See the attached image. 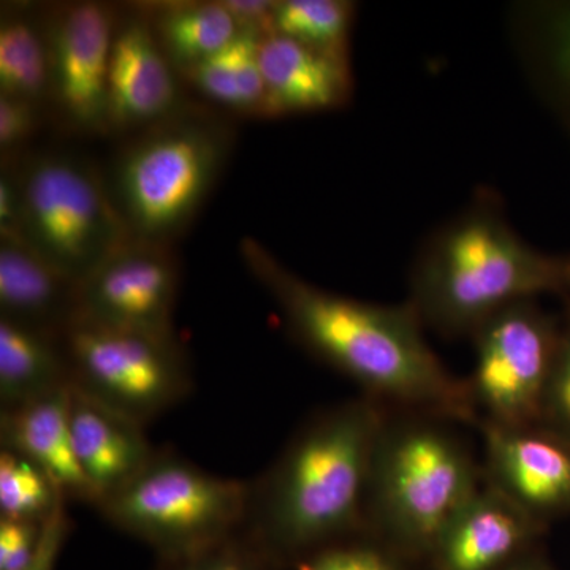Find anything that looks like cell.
Wrapping results in <instances>:
<instances>
[{
	"label": "cell",
	"mask_w": 570,
	"mask_h": 570,
	"mask_svg": "<svg viewBox=\"0 0 570 570\" xmlns=\"http://www.w3.org/2000/svg\"><path fill=\"white\" fill-rule=\"evenodd\" d=\"M239 254L295 340L366 396L433 417L475 422L479 412L466 382L442 365L409 303L376 305L333 294L296 275L253 236L243 238Z\"/></svg>",
	"instance_id": "1"
},
{
	"label": "cell",
	"mask_w": 570,
	"mask_h": 570,
	"mask_svg": "<svg viewBox=\"0 0 570 570\" xmlns=\"http://www.w3.org/2000/svg\"><path fill=\"white\" fill-rule=\"evenodd\" d=\"M387 415L374 397L311 420L250 483L245 531L275 566L305 560L365 523L374 449Z\"/></svg>",
	"instance_id": "2"
},
{
	"label": "cell",
	"mask_w": 570,
	"mask_h": 570,
	"mask_svg": "<svg viewBox=\"0 0 570 570\" xmlns=\"http://www.w3.org/2000/svg\"><path fill=\"white\" fill-rule=\"evenodd\" d=\"M570 292V258L554 257L515 234L493 198L482 197L430 236L411 275L422 324L471 336L513 303Z\"/></svg>",
	"instance_id": "3"
},
{
	"label": "cell",
	"mask_w": 570,
	"mask_h": 570,
	"mask_svg": "<svg viewBox=\"0 0 570 570\" xmlns=\"http://www.w3.org/2000/svg\"><path fill=\"white\" fill-rule=\"evenodd\" d=\"M232 148L234 130L209 112L184 108L142 130L105 178L130 238L171 246L204 208Z\"/></svg>",
	"instance_id": "4"
},
{
	"label": "cell",
	"mask_w": 570,
	"mask_h": 570,
	"mask_svg": "<svg viewBox=\"0 0 570 570\" xmlns=\"http://www.w3.org/2000/svg\"><path fill=\"white\" fill-rule=\"evenodd\" d=\"M439 417L385 420L367 482L365 521L393 546L433 553L459 510L482 487L480 469Z\"/></svg>",
	"instance_id": "5"
},
{
	"label": "cell",
	"mask_w": 570,
	"mask_h": 570,
	"mask_svg": "<svg viewBox=\"0 0 570 570\" xmlns=\"http://www.w3.org/2000/svg\"><path fill=\"white\" fill-rule=\"evenodd\" d=\"M250 483L225 479L175 453L157 452L121 491L97 508L160 560H176L245 530Z\"/></svg>",
	"instance_id": "6"
},
{
	"label": "cell",
	"mask_w": 570,
	"mask_h": 570,
	"mask_svg": "<svg viewBox=\"0 0 570 570\" xmlns=\"http://www.w3.org/2000/svg\"><path fill=\"white\" fill-rule=\"evenodd\" d=\"M20 239L80 284L130 239L107 183L77 154L41 153L18 165Z\"/></svg>",
	"instance_id": "7"
},
{
	"label": "cell",
	"mask_w": 570,
	"mask_h": 570,
	"mask_svg": "<svg viewBox=\"0 0 570 570\" xmlns=\"http://www.w3.org/2000/svg\"><path fill=\"white\" fill-rule=\"evenodd\" d=\"M70 385L145 426L193 389L175 335H153L73 317L62 335Z\"/></svg>",
	"instance_id": "8"
},
{
	"label": "cell",
	"mask_w": 570,
	"mask_h": 570,
	"mask_svg": "<svg viewBox=\"0 0 570 570\" xmlns=\"http://www.w3.org/2000/svg\"><path fill=\"white\" fill-rule=\"evenodd\" d=\"M560 330L535 299H523L472 333L475 360L466 384L483 422L539 425Z\"/></svg>",
	"instance_id": "9"
},
{
	"label": "cell",
	"mask_w": 570,
	"mask_h": 570,
	"mask_svg": "<svg viewBox=\"0 0 570 570\" xmlns=\"http://www.w3.org/2000/svg\"><path fill=\"white\" fill-rule=\"evenodd\" d=\"M45 22L50 52V100L82 134L112 132L110 62L118 17L99 2L51 10Z\"/></svg>",
	"instance_id": "10"
},
{
	"label": "cell",
	"mask_w": 570,
	"mask_h": 570,
	"mask_svg": "<svg viewBox=\"0 0 570 570\" xmlns=\"http://www.w3.org/2000/svg\"><path fill=\"white\" fill-rule=\"evenodd\" d=\"M179 264L171 246L130 238L77 288V314L96 324L174 335Z\"/></svg>",
	"instance_id": "11"
},
{
	"label": "cell",
	"mask_w": 570,
	"mask_h": 570,
	"mask_svg": "<svg viewBox=\"0 0 570 570\" xmlns=\"http://www.w3.org/2000/svg\"><path fill=\"white\" fill-rule=\"evenodd\" d=\"M487 483L540 523L570 510V442L542 425L480 422Z\"/></svg>",
	"instance_id": "12"
},
{
	"label": "cell",
	"mask_w": 570,
	"mask_h": 570,
	"mask_svg": "<svg viewBox=\"0 0 570 570\" xmlns=\"http://www.w3.org/2000/svg\"><path fill=\"white\" fill-rule=\"evenodd\" d=\"M176 73L146 14L118 20L110 62L112 130H145L183 111Z\"/></svg>",
	"instance_id": "13"
},
{
	"label": "cell",
	"mask_w": 570,
	"mask_h": 570,
	"mask_svg": "<svg viewBox=\"0 0 570 570\" xmlns=\"http://www.w3.org/2000/svg\"><path fill=\"white\" fill-rule=\"evenodd\" d=\"M542 528L485 483L450 521L431 558L438 570H502L523 557Z\"/></svg>",
	"instance_id": "14"
},
{
	"label": "cell",
	"mask_w": 570,
	"mask_h": 570,
	"mask_svg": "<svg viewBox=\"0 0 570 570\" xmlns=\"http://www.w3.org/2000/svg\"><path fill=\"white\" fill-rule=\"evenodd\" d=\"M264 118L335 110L351 96L348 58L316 50L281 33L261 41Z\"/></svg>",
	"instance_id": "15"
},
{
	"label": "cell",
	"mask_w": 570,
	"mask_h": 570,
	"mask_svg": "<svg viewBox=\"0 0 570 570\" xmlns=\"http://www.w3.org/2000/svg\"><path fill=\"white\" fill-rule=\"evenodd\" d=\"M71 436L94 504L121 491L156 455L142 425L71 387Z\"/></svg>",
	"instance_id": "16"
},
{
	"label": "cell",
	"mask_w": 570,
	"mask_h": 570,
	"mask_svg": "<svg viewBox=\"0 0 570 570\" xmlns=\"http://www.w3.org/2000/svg\"><path fill=\"white\" fill-rule=\"evenodd\" d=\"M71 385L0 414L2 449L39 466L67 501L92 502L75 453L70 423Z\"/></svg>",
	"instance_id": "17"
},
{
	"label": "cell",
	"mask_w": 570,
	"mask_h": 570,
	"mask_svg": "<svg viewBox=\"0 0 570 570\" xmlns=\"http://www.w3.org/2000/svg\"><path fill=\"white\" fill-rule=\"evenodd\" d=\"M78 284L22 242L0 239V317L62 336Z\"/></svg>",
	"instance_id": "18"
},
{
	"label": "cell",
	"mask_w": 570,
	"mask_h": 570,
	"mask_svg": "<svg viewBox=\"0 0 570 570\" xmlns=\"http://www.w3.org/2000/svg\"><path fill=\"white\" fill-rule=\"evenodd\" d=\"M70 385L62 336L0 317V406L9 411Z\"/></svg>",
	"instance_id": "19"
},
{
	"label": "cell",
	"mask_w": 570,
	"mask_h": 570,
	"mask_svg": "<svg viewBox=\"0 0 570 570\" xmlns=\"http://www.w3.org/2000/svg\"><path fill=\"white\" fill-rule=\"evenodd\" d=\"M148 18L178 73L212 58L242 32L224 2L170 3L156 7Z\"/></svg>",
	"instance_id": "20"
},
{
	"label": "cell",
	"mask_w": 570,
	"mask_h": 570,
	"mask_svg": "<svg viewBox=\"0 0 570 570\" xmlns=\"http://www.w3.org/2000/svg\"><path fill=\"white\" fill-rule=\"evenodd\" d=\"M258 33L242 31L212 58L184 71L186 80L206 99L235 111L264 116L266 89Z\"/></svg>",
	"instance_id": "21"
},
{
	"label": "cell",
	"mask_w": 570,
	"mask_h": 570,
	"mask_svg": "<svg viewBox=\"0 0 570 570\" xmlns=\"http://www.w3.org/2000/svg\"><path fill=\"white\" fill-rule=\"evenodd\" d=\"M523 41L543 96L570 129V0L528 7Z\"/></svg>",
	"instance_id": "22"
},
{
	"label": "cell",
	"mask_w": 570,
	"mask_h": 570,
	"mask_svg": "<svg viewBox=\"0 0 570 570\" xmlns=\"http://www.w3.org/2000/svg\"><path fill=\"white\" fill-rule=\"evenodd\" d=\"M0 96L43 107L50 100V52L45 22L7 13L0 22Z\"/></svg>",
	"instance_id": "23"
},
{
	"label": "cell",
	"mask_w": 570,
	"mask_h": 570,
	"mask_svg": "<svg viewBox=\"0 0 570 570\" xmlns=\"http://www.w3.org/2000/svg\"><path fill=\"white\" fill-rule=\"evenodd\" d=\"M354 3L343 0L276 2L275 32L316 50L348 58Z\"/></svg>",
	"instance_id": "24"
},
{
	"label": "cell",
	"mask_w": 570,
	"mask_h": 570,
	"mask_svg": "<svg viewBox=\"0 0 570 570\" xmlns=\"http://www.w3.org/2000/svg\"><path fill=\"white\" fill-rule=\"evenodd\" d=\"M67 499L36 464L10 450L0 452V517L45 521Z\"/></svg>",
	"instance_id": "25"
},
{
	"label": "cell",
	"mask_w": 570,
	"mask_h": 570,
	"mask_svg": "<svg viewBox=\"0 0 570 570\" xmlns=\"http://www.w3.org/2000/svg\"><path fill=\"white\" fill-rule=\"evenodd\" d=\"M276 566L245 531L208 547V549L163 560V570H273Z\"/></svg>",
	"instance_id": "26"
},
{
	"label": "cell",
	"mask_w": 570,
	"mask_h": 570,
	"mask_svg": "<svg viewBox=\"0 0 570 570\" xmlns=\"http://www.w3.org/2000/svg\"><path fill=\"white\" fill-rule=\"evenodd\" d=\"M539 425L570 442V314L560 330V343L543 396Z\"/></svg>",
	"instance_id": "27"
},
{
	"label": "cell",
	"mask_w": 570,
	"mask_h": 570,
	"mask_svg": "<svg viewBox=\"0 0 570 570\" xmlns=\"http://www.w3.org/2000/svg\"><path fill=\"white\" fill-rule=\"evenodd\" d=\"M296 566L298 570H401L387 551L376 543L347 540L324 547Z\"/></svg>",
	"instance_id": "28"
},
{
	"label": "cell",
	"mask_w": 570,
	"mask_h": 570,
	"mask_svg": "<svg viewBox=\"0 0 570 570\" xmlns=\"http://www.w3.org/2000/svg\"><path fill=\"white\" fill-rule=\"evenodd\" d=\"M45 521L0 517V570H20L36 558Z\"/></svg>",
	"instance_id": "29"
},
{
	"label": "cell",
	"mask_w": 570,
	"mask_h": 570,
	"mask_svg": "<svg viewBox=\"0 0 570 570\" xmlns=\"http://www.w3.org/2000/svg\"><path fill=\"white\" fill-rule=\"evenodd\" d=\"M40 105L0 96V151L7 159L39 129Z\"/></svg>",
	"instance_id": "30"
},
{
	"label": "cell",
	"mask_w": 570,
	"mask_h": 570,
	"mask_svg": "<svg viewBox=\"0 0 570 570\" xmlns=\"http://www.w3.org/2000/svg\"><path fill=\"white\" fill-rule=\"evenodd\" d=\"M21 186L18 165L3 160L0 174V239L21 242Z\"/></svg>",
	"instance_id": "31"
},
{
	"label": "cell",
	"mask_w": 570,
	"mask_h": 570,
	"mask_svg": "<svg viewBox=\"0 0 570 570\" xmlns=\"http://www.w3.org/2000/svg\"><path fill=\"white\" fill-rule=\"evenodd\" d=\"M70 531V521L67 517L66 502L56 508L55 512L45 520L43 535L36 558L26 568L20 570H56L59 554Z\"/></svg>",
	"instance_id": "32"
},
{
	"label": "cell",
	"mask_w": 570,
	"mask_h": 570,
	"mask_svg": "<svg viewBox=\"0 0 570 570\" xmlns=\"http://www.w3.org/2000/svg\"><path fill=\"white\" fill-rule=\"evenodd\" d=\"M225 7L234 14L242 31L268 37L275 32L276 2L268 0H225Z\"/></svg>",
	"instance_id": "33"
},
{
	"label": "cell",
	"mask_w": 570,
	"mask_h": 570,
	"mask_svg": "<svg viewBox=\"0 0 570 570\" xmlns=\"http://www.w3.org/2000/svg\"><path fill=\"white\" fill-rule=\"evenodd\" d=\"M502 570H549L543 568L538 561L527 560V558H520V560L513 561L508 568Z\"/></svg>",
	"instance_id": "34"
}]
</instances>
